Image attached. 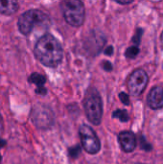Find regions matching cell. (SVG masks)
Returning a JSON list of instances; mask_svg holds the SVG:
<instances>
[{"label": "cell", "mask_w": 163, "mask_h": 164, "mask_svg": "<svg viewBox=\"0 0 163 164\" xmlns=\"http://www.w3.org/2000/svg\"><path fill=\"white\" fill-rule=\"evenodd\" d=\"M34 53L36 59L48 67L58 66L64 56V50L60 41L50 34L43 35L36 41Z\"/></svg>", "instance_id": "1"}, {"label": "cell", "mask_w": 163, "mask_h": 164, "mask_svg": "<svg viewBox=\"0 0 163 164\" xmlns=\"http://www.w3.org/2000/svg\"><path fill=\"white\" fill-rule=\"evenodd\" d=\"M51 20L48 14L40 10H29L26 11L19 17L17 21V27L19 32L24 36H28L33 32L36 27L48 28Z\"/></svg>", "instance_id": "2"}, {"label": "cell", "mask_w": 163, "mask_h": 164, "mask_svg": "<svg viewBox=\"0 0 163 164\" xmlns=\"http://www.w3.org/2000/svg\"><path fill=\"white\" fill-rule=\"evenodd\" d=\"M61 11L65 21L74 27L83 25L86 17V10L79 0H65L61 3Z\"/></svg>", "instance_id": "3"}, {"label": "cell", "mask_w": 163, "mask_h": 164, "mask_svg": "<svg viewBox=\"0 0 163 164\" xmlns=\"http://www.w3.org/2000/svg\"><path fill=\"white\" fill-rule=\"evenodd\" d=\"M85 110L87 119L94 125H99L102 121L103 106L102 100L96 90L88 91L85 99Z\"/></svg>", "instance_id": "4"}, {"label": "cell", "mask_w": 163, "mask_h": 164, "mask_svg": "<svg viewBox=\"0 0 163 164\" xmlns=\"http://www.w3.org/2000/svg\"><path fill=\"white\" fill-rule=\"evenodd\" d=\"M79 134L81 137L82 145L88 154L95 155L101 149V143L95 131L91 127L87 125H82L79 129Z\"/></svg>", "instance_id": "5"}, {"label": "cell", "mask_w": 163, "mask_h": 164, "mask_svg": "<svg viewBox=\"0 0 163 164\" xmlns=\"http://www.w3.org/2000/svg\"><path fill=\"white\" fill-rule=\"evenodd\" d=\"M147 84H148V75H147V73L143 69H135L129 77V91L133 96H139L145 90Z\"/></svg>", "instance_id": "6"}, {"label": "cell", "mask_w": 163, "mask_h": 164, "mask_svg": "<svg viewBox=\"0 0 163 164\" xmlns=\"http://www.w3.org/2000/svg\"><path fill=\"white\" fill-rule=\"evenodd\" d=\"M34 121L35 124L41 129H47L52 126L54 122V115L52 110L46 107H40L34 110Z\"/></svg>", "instance_id": "7"}, {"label": "cell", "mask_w": 163, "mask_h": 164, "mask_svg": "<svg viewBox=\"0 0 163 164\" xmlns=\"http://www.w3.org/2000/svg\"><path fill=\"white\" fill-rule=\"evenodd\" d=\"M118 141L122 150L126 153L133 152L136 147V137L130 131H121L118 134Z\"/></svg>", "instance_id": "8"}, {"label": "cell", "mask_w": 163, "mask_h": 164, "mask_svg": "<svg viewBox=\"0 0 163 164\" xmlns=\"http://www.w3.org/2000/svg\"><path fill=\"white\" fill-rule=\"evenodd\" d=\"M147 104L152 109H159L163 107V88L161 87H155L150 91Z\"/></svg>", "instance_id": "9"}, {"label": "cell", "mask_w": 163, "mask_h": 164, "mask_svg": "<svg viewBox=\"0 0 163 164\" xmlns=\"http://www.w3.org/2000/svg\"><path fill=\"white\" fill-rule=\"evenodd\" d=\"M19 8L18 2L14 0H0V14L4 15H11L17 12Z\"/></svg>", "instance_id": "10"}, {"label": "cell", "mask_w": 163, "mask_h": 164, "mask_svg": "<svg viewBox=\"0 0 163 164\" xmlns=\"http://www.w3.org/2000/svg\"><path fill=\"white\" fill-rule=\"evenodd\" d=\"M45 81H46L45 77L42 76V75H40V74H39V73H34L30 77V82L36 84V86L39 87V88H42L43 87V84H44Z\"/></svg>", "instance_id": "11"}, {"label": "cell", "mask_w": 163, "mask_h": 164, "mask_svg": "<svg viewBox=\"0 0 163 164\" xmlns=\"http://www.w3.org/2000/svg\"><path fill=\"white\" fill-rule=\"evenodd\" d=\"M112 117L119 118L120 121H122V122H127V121H129V119H130L128 112L124 109H117L116 112H113Z\"/></svg>", "instance_id": "12"}, {"label": "cell", "mask_w": 163, "mask_h": 164, "mask_svg": "<svg viewBox=\"0 0 163 164\" xmlns=\"http://www.w3.org/2000/svg\"><path fill=\"white\" fill-rule=\"evenodd\" d=\"M139 53V48L137 46H130L126 51V57L129 59H134V58L138 55Z\"/></svg>", "instance_id": "13"}, {"label": "cell", "mask_w": 163, "mask_h": 164, "mask_svg": "<svg viewBox=\"0 0 163 164\" xmlns=\"http://www.w3.org/2000/svg\"><path fill=\"white\" fill-rule=\"evenodd\" d=\"M119 98L121 100V102H122L124 105H129L130 104V99H129V95L125 92H121L119 94Z\"/></svg>", "instance_id": "14"}, {"label": "cell", "mask_w": 163, "mask_h": 164, "mask_svg": "<svg viewBox=\"0 0 163 164\" xmlns=\"http://www.w3.org/2000/svg\"><path fill=\"white\" fill-rule=\"evenodd\" d=\"M80 147L79 146H75V147H73L71 148V149L69 150V153H70V156L72 157H77L78 155H79V153H80Z\"/></svg>", "instance_id": "15"}, {"label": "cell", "mask_w": 163, "mask_h": 164, "mask_svg": "<svg viewBox=\"0 0 163 164\" xmlns=\"http://www.w3.org/2000/svg\"><path fill=\"white\" fill-rule=\"evenodd\" d=\"M142 33H143V31H142L141 29L137 30V32H136V35L133 36V41L134 42L135 44H138L140 42V38H141Z\"/></svg>", "instance_id": "16"}, {"label": "cell", "mask_w": 163, "mask_h": 164, "mask_svg": "<svg viewBox=\"0 0 163 164\" xmlns=\"http://www.w3.org/2000/svg\"><path fill=\"white\" fill-rule=\"evenodd\" d=\"M103 68L106 71H111L112 70V65L108 61H105L103 62Z\"/></svg>", "instance_id": "17"}, {"label": "cell", "mask_w": 163, "mask_h": 164, "mask_svg": "<svg viewBox=\"0 0 163 164\" xmlns=\"http://www.w3.org/2000/svg\"><path fill=\"white\" fill-rule=\"evenodd\" d=\"M105 53H106V55L111 56L113 54V47L112 46H108V48L106 49V51H105Z\"/></svg>", "instance_id": "18"}, {"label": "cell", "mask_w": 163, "mask_h": 164, "mask_svg": "<svg viewBox=\"0 0 163 164\" xmlns=\"http://www.w3.org/2000/svg\"><path fill=\"white\" fill-rule=\"evenodd\" d=\"M116 2L118 4H121V5H128V4L133 3V0H129V1H120V0H117Z\"/></svg>", "instance_id": "19"}, {"label": "cell", "mask_w": 163, "mask_h": 164, "mask_svg": "<svg viewBox=\"0 0 163 164\" xmlns=\"http://www.w3.org/2000/svg\"><path fill=\"white\" fill-rule=\"evenodd\" d=\"M2 133H3V120L1 115H0V135L2 134Z\"/></svg>", "instance_id": "20"}, {"label": "cell", "mask_w": 163, "mask_h": 164, "mask_svg": "<svg viewBox=\"0 0 163 164\" xmlns=\"http://www.w3.org/2000/svg\"><path fill=\"white\" fill-rule=\"evenodd\" d=\"M161 43H162V46H163V32L161 34Z\"/></svg>", "instance_id": "21"}, {"label": "cell", "mask_w": 163, "mask_h": 164, "mask_svg": "<svg viewBox=\"0 0 163 164\" xmlns=\"http://www.w3.org/2000/svg\"><path fill=\"white\" fill-rule=\"evenodd\" d=\"M137 164H142V163H137Z\"/></svg>", "instance_id": "22"}]
</instances>
